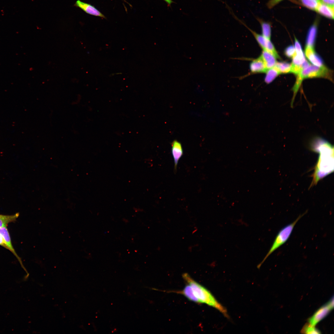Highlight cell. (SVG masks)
<instances>
[{"label": "cell", "instance_id": "44dd1931", "mask_svg": "<svg viewBox=\"0 0 334 334\" xmlns=\"http://www.w3.org/2000/svg\"><path fill=\"white\" fill-rule=\"evenodd\" d=\"M302 4L309 9L316 10L319 2L315 0H300Z\"/></svg>", "mask_w": 334, "mask_h": 334}, {"label": "cell", "instance_id": "277c9868", "mask_svg": "<svg viewBox=\"0 0 334 334\" xmlns=\"http://www.w3.org/2000/svg\"><path fill=\"white\" fill-rule=\"evenodd\" d=\"M306 212L302 214L299 216L293 222L286 225L279 231L276 237L273 244L267 254L262 261L258 265V268L261 266V265L272 253L287 241L290 236L296 224Z\"/></svg>", "mask_w": 334, "mask_h": 334}, {"label": "cell", "instance_id": "3957f363", "mask_svg": "<svg viewBox=\"0 0 334 334\" xmlns=\"http://www.w3.org/2000/svg\"><path fill=\"white\" fill-rule=\"evenodd\" d=\"M297 76L296 82L292 88L293 96L296 94L304 79L315 77H323L332 80V72L325 66L318 67L313 65H310L302 70Z\"/></svg>", "mask_w": 334, "mask_h": 334}, {"label": "cell", "instance_id": "603a6c76", "mask_svg": "<svg viewBox=\"0 0 334 334\" xmlns=\"http://www.w3.org/2000/svg\"><path fill=\"white\" fill-rule=\"evenodd\" d=\"M296 53L294 47L293 45H290L287 47L285 50V54L289 58H292Z\"/></svg>", "mask_w": 334, "mask_h": 334}, {"label": "cell", "instance_id": "9c48e42d", "mask_svg": "<svg viewBox=\"0 0 334 334\" xmlns=\"http://www.w3.org/2000/svg\"><path fill=\"white\" fill-rule=\"evenodd\" d=\"M75 5L80 8L88 14L105 18V16L103 14L94 6L90 4L84 2L80 0H77L76 2Z\"/></svg>", "mask_w": 334, "mask_h": 334}, {"label": "cell", "instance_id": "e0dca14e", "mask_svg": "<svg viewBox=\"0 0 334 334\" xmlns=\"http://www.w3.org/2000/svg\"><path fill=\"white\" fill-rule=\"evenodd\" d=\"M265 73L266 75L264 78V81L267 84L271 83L277 76L280 74L274 66L268 69Z\"/></svg>", "mask_w": 334, "mask_h": 334}, {"label": "cell", "instance_id": "9a60e30c", "mask_svg": "<svg viewBox=\"0 0 334 334\" xmlns=\"http://www.w3.org/2000/svg\"><path fill=\"white\" fill-rule=\"evenodd\" d=\"M177 292L183 295L190 301L197 303H200L198 299L195 295L191 287L188 284L185 286L183 290Z\"/></svg>", "mask_w": 334, "mask_h": 334}, {"label": "cell", "instance_id": "7c38bea8", "mask_svg": "<svg viewBox=\"0 0 334 334\" xmlns=\"http://www.w3.org/2000/svg\"><path fill=\"white\" fill-rule=\"evenodd\" d=\"M260 57L268 69L273 67L276 62V57L271 53L263 50Z\"/></svg>", "mask_w": 334, "mask_h": 334}, {"label": "cell", "instance_id": "6da1fadb", "mask_svg": "<svg viewBox=\"0 0 334 334\" xmlns=\"http://www.w3.org/2000/svg\"><path fill=\"white\" fill-rule=\"evenodd\" d=\"M311 145V150L318 152L319 157L315 167L311 186L316 184L334 171V148L329 142L318 138Z\"/></svg>", "mask_w": 334, "mask_h": 334}, {"label": "cell", "instance_id": "7402d4cb", "mask_svg": "<svg viewBox=\"0 0 334 334\" xmlns=\"http://www.w3.org/2000/svg\"><path fill=\"white\" fill-rule=\"evenodd\" d=\"M302 333L307 334H319L321 333L315 326L311 325L309 323L306 324L302 330Z\"/></svg>", "mask_w": 334, "mask_h": 334}, {"label": "cell", "instance_id": "d6986e66", "mask_svg": "<svg viewBox=\"0 0 334 334\" xmlns=\"http://www.w3.org/2000/svg\"><path fill=\"white\" fill-rule=\"evenodd\" d=\"M280 74L291 72V64L286 62H276L274 66Z\"/></svg>", "mask_w": 334, "mask_h": 334}, {"label": "cell", "instance_id": "30bf717a", "mask_svg": "<svg viewBox=\"0 0 334 334\" xmlns=\"http://www.w3.org/2000/svg\"><path fill=\"white\" fill-rule=\"evenodd\" d=\"M250 74H255L265 73L267 69L259 56L252 60L250 64Z\"/></svg>", "mask_w": 334, "mask_h": 334}, {"label": "cell", "instance_id": "ac0fdd59", "mask_svg": "<svg viewBox=\"0 0 334 334\" xmlns=\"http://www.w3.org/2000/svg\"><path fill=\"white\" fill-rule=\"evenodd\" d=\"M19 215V214L18 213L11 215L0 214V228L6 227L8 223L15 221Z\"/></svg>", "mask_w": 334, "mask_h": 334}, {"label": "cell", "instance_id": "2e32d148", "mask_svg": "<svg viewBox=\"0 0 334 334\" xmlns=\"http://www.w3.org/2000/svg\"><path fill=\"white\" fill-rule=\"evenodd\" d=\"M256 19L260 24L262 33V35L265 38L270 40L271 29L270 23L264 21L259 17H256Z\"/></svg>", "mask_w": 334, "mask_h": 334}, {"label": "cell", "instance_id": "4316f807", "mask_svg": "<svg viewBox=\"0 0 334 334\" xmlns=\"http://www.w3.org/2000/svg\"><path fill=\"white\" fill-rule=\"evenodd\" d=\"M169 5H170L173 1L172 0H164Z\"/></svg>", "mask_w": 334, "mask_h": 334}, {"label": "cell", "instance_id": "ba28073f", "mask_svg": "<svg viewBox=\"0 0 334 334\" xmlns=\"http://www.w3.org/2000/svg\"><path fill=\"white\" fill-rule=\"evenodd\" d=\"M305 53L306 57L313 65L318 67L324 66L321 58L315 52L314 48L306 46Z\"/></svg>", "mask_w": 334, "mask_h": 334}, {"label": "cell", "instance_id": "5b68a950", "mask_svg": "<svg viewBox=\"0 0 334 334\" xmlns=\"http://www.w3.org/2000/svg\"><path fill=\"white\" fill-rule=\"evenodd\" d=\"M234 17L239 22L245 26L251 32L260 47L264 50L268 51L273 54L276 58H280L275 47L270 40L268 39L262 35H260L249 28L243 22L238 19L234 14Z\"/></svg>", "mask_w": 334, "mask_h": 334}, {"label": "cell", "instance_id": "484cf974", "mask_svg": "<svg viewBox=\"0 0 334 334\" xmlns=\"http://www.w3.org/2000/svg\"><path fill=\"white\" fill-rule=\"evenodd\" d=\"M0 245L4 247V248L8 249V247L6 246L4 239L2 236L0 234Z\"/></svg>", "mask_w": 334, "mask_h": 334}, {"label": "cell", "instance_id": "cb8c5ba5", "mask_svg": "<svg viewBox=\"0 0 334 334\" xmlns=\"http://www.w3.org/2000/svg\"><path fill=\"white\" fill-rule=\"evenodd\" d=\"M282 0H270L267 3V6L269 8H271Z\"/></svg>", "mask_w": 334, "mask_h": 334}, {"label": "cell", "instance_id": "d4e9b609", "mask_svg": "<svg viewBox=\"0 0 334 334\" xmlns=\"http://www.w3.org/2000/svg\"><path fill=\"white\" fill-rule=\"evenodd\" d=\"M321 2L329 6L334 7V0H321Z\"/></svg>", "mask_w": 334, "mask_h": 334}, {"label": "cell", "instance_id": "52a82bcc", "mask_svg": "<svg viewBox=\"0 0 334 334\" xmlns=\"http://www.w3.org/2000/svg\"><path fill=\"white\" fill-rule=\"evenodd\" d=\"M171 153L174 161V169L176 170L179 161L183 154L182 144L176 140L172 143Z\"/></svg>", "mask_w": 334, "mask_h": 334}, {"label": "cell", "instance_id": "ffe728a7", "mask_svg": "<svg viewBox=\"0 0 334 334\" xmlns=\"http://www.w3.org/2000/svg\"><path fill=\"white\" fill-rule=\"evenodd\" d=\"M296 52L295 54L292 58V64L296 65H301L306 60L304 54L302 50L296 51Z\"/></svg>", "mask_w": 334, "mask_h": 334}, {"label": "cell", "instance_id": "4fadbf2b", "mask_svg": "<svg viewBox=\"0 0 334 334\" xmlns=\"http://www.w3.org/2000/svg\"><path fill=\"white\" fill-rule=\"evenodd\" d=\"M319 14L328 18L334 19V7L319 2L316 10Z\"/></svg>", "mask_w": 334, "mask_h": 334}, {"label": "cell", "instance_id": "7a4b0ae2", "mask_svg": "<svg viewBox=\"0 0 334 334\" xmlns=\"http://www.w3.org/2000/svg\"><path fill=\"white\" fill-rule=\"evenodd\" d=\"M183 279L191 287L194 293L200 303H205L216 308L228 318L226 309L220 304L207 289L197 283L186 273L182 275Z\"/></svg>", "mask_w": 334, "mask_h": 334}, {"label": "cell", "instance_id": "8fae6325", "mask_svg": "<svg viewBox=\"0 0 334 334\" xmlns=\"http://www.w3.org/2000/svg\"><path fill=\"white\" fill-rule=\"evenodd\" d=\"M0 234L2 236L5 242V243L9 250L18 259L20 262H21L20 257L15 252L12 245L10 235L6 227L0 228Z\"/></svg>", "mask_w": 334, "mask_h": 334}, {"label": "cell", "instance_id": "8992f818", "mask_svg": "<svg viewBox=\"0 0 334 334\" xmlns=\"http://www.w3.org/2000/svg\"><path fill=\"white\" fill-rule=\"evenodd\" d=\"M334 307L333 303L330 301L321 307L308 319L309 323L315 326L318 322L326 317Z\"/></svg>", "mask_w": 334, "mask_h": 334}, {"label": "cell", "instance_id": "5bb4252c", "mask_svg": "<svg viewBox=\"0 0 334 334\" xmlns=\"http://www.w3.org/2000/svg\"><path fill=\"white\" fill-rule=\"evenodd\" d=\"M317 22H315L309 30L306 39V46L314 48L317 33Z\"/></svg>", "mask_w": 334, "mask_h": 334}, {"label": "cell", "instance_id": "83f0119b", "mask_svg": "<svg viewBox=\"0 0 334 334\" xmlns=\"http://www.w3.org/2000/svg\"><path fill=\"white\" fill-rule=\"evenodd\" d=\"M315 0V1H319V0Z\"/></svg>", "mask_w": 334, "mask_h": 334}]
</instances>
